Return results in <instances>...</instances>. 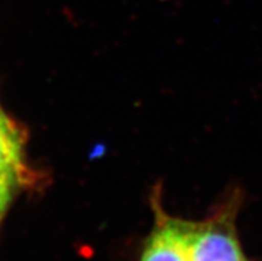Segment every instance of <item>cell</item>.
<instances>
[{
    "instance_id": "cell-1",
    "label": "cell",
    "mask_w": 262,
    "mask_h": 261,
    "mask_svg": "<svg viewBox=\"0 0 262 261\" xmlns=\"http://www.w3.org/2000/svg\"><path fill=\"white\" fill-rule=\"evenodd\" d=\"M238 202L233 197L205 222H192L190 261H248L237 235Z\"/></svg>"
},
{
    "instance_id": "cell-2",
    "label": "cell",
    "mask_w": 262,
    "mask_h": 261,
    "mask_svg": "<svg viewBox=\"0 0 262 261\" xmlns=\"http://www.w3.org/2000/svg\"><path fill=\"white\" fill-rule=\"evenodd\" d=\"M190 229L192 222L160 215L140 261H190Z\"/></svg>"
},
{
    "instance_id": "cell-3",
    "label": "cell",
    "mask_w": 262,
    "mask_h": 261,
    "mask_svg": "<svg viewBox=\"0 0 262 261\" xmlns=\"http://www.w3.org/2000/svg\"><path fill=\"white\" fill-rule=\"evenodd\" d=\"M21 136L16 126L0 111V176L19 175Z\"/></svg>"
}]
</instances>
